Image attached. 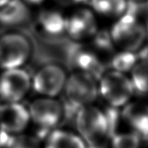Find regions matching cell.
Here are the masks:
<instances>
[{
    "label": "cell",
    "instance_id": "obj_25",
    "mask_svg": "<svg viewBox=\"0 0 148 148\" xmlns=\"http://www.w3.org/2000/svg\"><path fill=\"white\" fill-rule=\"evenodd\" d=\"M11 0H0V8L3 7L4 5H5L7 3H9Z\"/></svg>",
    "mask_w": 148,
    "mask_h": 148
},
{
    "label": "cell",
    "instance_id": "obj_9",
    "mask_svg": "<svg viewBox=\"0 0 148 148\" xmlns=\"http://www.w3.org/2000/svg\"><path fill=\"white\" fill-rule=\"evenodd\" d=\"M32 22L35 32L43 38L56 39L65 36L66 12L55 4L51 6L45 4L38 8Z\"/></svg>",
    "mask_w": 148,
    "mask_h": 148
},
{
    "label": "cell",
    "instance_id": "obj_15",
    "mask_svg": "<svg viewBox=\"0 0 148 148\" xmlns=\"http://www.w3.org/2000/svg\"><path fill=\"white\" fill-rule=\"evenodd\" d=\"M97 17L103 20L115 21L129 12L128 0H89L88 5Z\"/></svg>",
    "mask_w": 148,
    "mask_h": 148
},
{
    "label": "cell",
    "instance_id": "obj_2",
    "mask_svg": "<svg viewBox=\"0 0 148 148\" xmlns=\"http://www.w3.org/2000/svg\"><path fill=\"white\" fill-rule=\"evenodd\" d=\"M99 96L110 107L122 109L133 100L134 88L129 75L114 69L105 71L98 79Z\"/></svg>",
    "mask_w": 148,
    "mask_h": 148
},
{
    "label": "cell",
    "instance_id": "obj_19",
    "mask_svg": "<svg viewBox=\"0 0 148 148\" xmlns=\"http://www.w3.org/2000/svg\"><path fill=\"white\" fill-rule=\"evenodd\" d=\"M138 59V53L117 51V53L112 59V69L128 74Z\"/></svg>",
    "mask_w": 148,
    "mask_h": 148
},
{
    "label": "cell",
    "instance_id": "obj_7",
    "mask_svg": "<svg viewBox=\"0 0 148 148\" xmlns=\"http://www.w3.org/2000/svg\"><path fill=\"white\" fill-rule=\"evenodd\" d=\"M27 107L32 123L44 131L59 127L65 116L64 103L58 98L38 96Z\"/></svg>",
    "mask_w": 148,
    "mask_h": 148
},
{
    "label": "cell",
    "instance_id": "obj_22",
    "mask_svg": "<svg viewBox=\"0 0 148 148\" xmlns=\"http://www.w3.org/2000/svg\"><path fill=\"white\" fill-rule=\"evenodd\" d=\"M13 136L9 134L1 125H0V148H8Z\"/></svg>",
    "mask_w": 148,
    "mask_h": 148
},
{
    "label": "cell",
    "instance_id": "obj_13",
    "mask_svg": "<svg viewBox=\"0 0 148 148\" xmlns=\"http://www.w3.org/2000/svg\"><path fill=\"white\" fill-rule=\"evenodd\" d=\"M32 9L22 0H11L0 8V25L4 27H22L32 22Z\"/></svg>",
    "mask_w": 148,
    "mask_h": 148
},
{
    "label": "cell",
    "instance_id": "obj_11",
    "mask_svg": "<svg viewBox=\"0 0 148 148\" xmlns=\"http://www.w3.org/2000/svg\"><path fill=\"white\" fill-rule=\"evenodd\" d=\"M31 124L28 107L21 102H3L0 105V125L9 134H22Z\"/></svg>",
    "mask_w": 148,
    "mask_h": 148
},
{
    "label": "cell",
    "instance_id": "obj_3",
    "mask_svg": "<svg viewBox=\"0 0 148 148\" xmlns=\"http://www.w3.org/2000/svg\"><path fill=\"white\" fill-rule=\"evenodd\" d=\"M75 131L90 145H98L109 134L110 122L106 112L96 104L78 109L75 115Z\"/></svg>",
    "mask_w": 148,
    "mask_h": 148
},
{
    "label": "cell",
    "instance_id": "obj_17",
    "mask_svg": "<svg viewBox=\"0 0 148 148\" xmlns=\"http://www.w3.org/2000/svg\"><path fill=\"white\" fill-rule=\"evenodd\" d=\"M128 75L134 88L135 94L148 96V58H138Z\"/></svg>",
    "mask_w": 148,
    "mask_h": 148
},
{
    "label": "cell",
    "instance_id": "obj_10",
    "mask_svg": "<svg viewBox=\"0 0 148 148\" xmlns=\"http://www.w3.org/2000/svg\"><path fill=\"white\" fill-rule=\"evenodd\" d=\"M32 78L23 67L3 70L0 74V99L21 102L32 90Z\"/></svg>",
    "mask_w": 148,
    "mask_h": 148
},
{
    "label": "cell",
    "instance_id": "obj_18",
    "mask_svg": "<svg viewBox=\"0 0 148 148\" xmlns=\"http://www.w3.org/2000/svg\"><path fill=\"white\" fill-rule=\"evenodd\" d=\"M142 138L128 129L119 131L112 135L110 139V148H141Z\"/></svg>",
    "mask_w": 148,
    "mask_h": 148
},
{
    "label": "cell",
    "instance_id": "obj_1",
    "mask_svg": "<svg viewBox=\"0 0 148 148\" xmlns=\"http://www.w3.org/2000/svg\"><path fill=\"white\" fill-rule=\"evenodd\" d=\"M108 33L117 51L138 53L148 42V25L130 11L112 22Z\"/></svg>",
    "mask_w": 148,
    "mask_h": 148
},
{
    "label": "cell",
    "instance_id": "obj_6",
    "mask_svg": "<svg viewBox=\"0 0 148 148\" xmlns=\"http://www.w3.org/2000/svg\"><path fill=\"white\" fill-rule=\"evenodd\" d=\"M63 93L67 101L78 109L95 104L99 98L98 79L87 72L73 70L68 73Z\"/></svg>",
    "mask_w": 148,
    "mask_h": 148
},
{
    "label": "cell",
    "instance_id": "obj_23",
    "mask_svg": "<svg viewBox=\"0 0 148 148\" xmlns=\"http://www.w3.org/2000/svg\"><path fill=\"white\" fill-rule=\"evenodd\" d=\"M22 1L32 9H38L43 6L44 5L47 4L50 0H22Z\"/></svg>",
    "mask_w": 148,
    "mask_h": 148
},
{
    "label": "cell",
    "instance_id": "obj_16",
    "mask_svg": "<svg viewBox=\"0 0 148 148\" xmlns=\"http://www.w3.org/2000/svg\"><path fill=\"white\" fill-rule=\"evenodd\" d=\"M72 59L74 70L87 72L97 79L105 71L100 58L92 49H79Z\"/></svg>",
    "mask_w": 148,
    "mask_h": 148
},
{
    "label": "cell",
    "instance_id": "obj_24",
    "mask_svg": "<svg viewBox=\"0 0 148 148\" xmlns=\"http://www.w3.org/2000/svg\"><path fill=\"white\" fill-rule=\"evenodd\" d=\"M128 1L130 2V4H137V5L148 3V0H128Z\"/></svg>",
    "mask_w": 148,
    "mask_h": 148
},
{
    "label": "cell",
    "instance_id": "obj_21",
    "mask_svg": "<svg viewBox=\"0 0 148 148\" xmlns=\"http://www.w3.org/2000/svg\"><path fill=\"white\" fill-rule=\"evenodd\" d=\"M52 2L63 9H71L88 5L89 0H52Z\"/></svg>",
    "mask_w": 148,
    "mask_h": 148
},
{
    "label": "cell",
    "instance_id": "obj_8",
    "mask_svg": "<svg viewBox=\"0 0 148 148\" xmlns=\"http://www.w3.org/2000/svg\"><path fill=\"white\" fill-rule=\"evenodd\" d=\"M68 77L66 69L58 63L42 65L32 78V89L44 97L58 98L64 92Z\"/></svg>",
    "mask_w": 148,
    "mask_h": 148
},
{
    "label": "cell",
    "instance_id": "obj_20",
    "mask_svg": "<svg viewBox=\"0 0 148 148\" xmlns=\"http://www.w3.org/2000/svg\"><path fill=\"white\" fill-rule=\"evenodd\" d=\"M8 148H41L38 146L37 140L24 133L13 136L12 140Z\"/></svg>",
    "mask_w": 148,
    "mask_h": 148
},
{
    "label": "cell",
    "instance_id": "obj_14",
    "mask_svg": "<svg viewBox=\"0 0 148 148\" xmlns=\"http://www.w3.org/2000/svg\"><path fill=\"white\" fill-rule=\"evenodd\" d=\"M41 148H89V145L76 131L58 127L48 132Z\"/></svg>",
    "mask_w": 148,
    "mask_h": 148
},
{
    "label": "cell",
    "instance_id": "obj_12",
    "mask_svg": "<svg viewBox=\"0 0 148 148\" xmlns=\"http://www.w3.org/2000/svg\"><path fill=\"white\" fill-rule=\"evenodd\" d=\"M121 117L128 129L148 138V100H132L121 109Z\"/></svg>",
    "mask_w": 148,
    "mask_h": 148
},
{
    "label": "cell",
    "instance_id": "obj_4",
    "mask_svg": "<svg viewBox=\"0 0 148 148\" xmlns=\"http://www.w3.org/2000/svg\"><path fill=\"white\" fill-rule=\"evenodd\" d=\"M33 45L31 39L18 31L0 36V68L2 70L23 67L32 58Z\"/></svg>",
    "mask_w": 148,
    "mask_h": 148
},
{
    "label": "cell",
    "instance_id": "obj_5",
    "mask_svg": "<svg viewBox=\"0 0 148 148\" xmlns=\"http://www.w3.org/2000/svg\"><path fill=\"white\" fill-rule=\"evenodd\" d=\"M99 18L89 5L69 9L66 12L65 37L83 44L92 41L99 32Z\"/></svg>",
    "mask_w": 148,
    "mask_h": 148
}]
</instances>
